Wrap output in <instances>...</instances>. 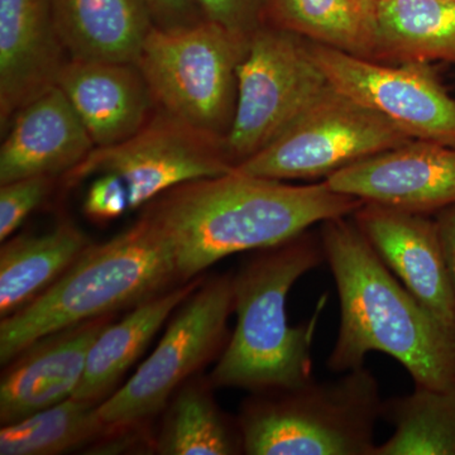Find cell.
Segmentation results:
<instances>
[{
    "mask_svg": "<svg viewBox=\"0 0 455 455\" xmlns=\"http://www.w3.org/2000/svg\"><path fill=\"white\" fill-rule=\"evenodd\" d=\"M363 205L324 181L290 185L235 169L170 188L146 215L169 242L179 283H188L232 254L283 243Z\"/></svg>",
    "mask_w": 455,
    "mask_h": 455,
    "instance_id": "1",
    "label": "cell"
},
{
    "mask_svg": "<svg viewBox=\"0 0 455 455\" xmlns=\"http://www.w3.org/2000/svg\"><path fill=\"white\" fill-rule=\"evenodd\" d=\"M320 226L340 305L329 371L348 372L364 366L368 353H385L403 364L415 386L455 392V331L392 274L352 215Z\"/></svg>",
    "mask_w": 455,
    "mask_h": 455,
    "instance_id": "2",
    "label": "cell"
},
{
    "mask_svg": "<svg viewBox=\"0 0 455 455\" xmlns=\"http://www.w3.org/2000/svg\"><path fill=\"white\" fill-rule=\"evenodd\" d=\"M325 262L322 238L310 230L259 250L233 277L235 331L212 370L214 387L259 394L289 390L313 379L317 316L292 326L287 298L293 284ZM324 302V301H323Z\"/></svg>",
    "mask_w": 455,
    "mask_h": 455,
    "instance_id": "3",
    "label": "cell"
},
{
    "mask_svg": "<svg viewBox=\"0 0 455 455\" xmlns=\"http://www.w3.org/2000/svg\"><path fill=\"white\" fill-rule=\"evenodd\" d=\"M179 283L169 242L146 215L101 244H90L46 291L0 323V363L32 343L112 315Z\"/></svg>",
    "mask_w": 455,
    "mask_h": 455,
    "instance_id": "4",
    "label": "cell"
},
{
    "mask_svg": "<svg viewBox=\"0 0 455 455\" xmlns=\"http://www.w3.org/2000/svg\"><path fill=\"white\" fill-rule=\"evenodd\" d=\"M379 381L362 366L335 381L259 392L239 415L248 455H373L382 419Z\"/></svg>",
    "mask_w": 455,
    "mask_h": 455,
    "instance_id": "5",
    "label": "cell"
},
{
    "mask_svg": "<svg viewBox=\"0 0 455 455\" xmlns=\"http://www.w3.org/2000/svg\"><path fill=\"white\" fill-rule=\"evenodd\" d=\"M248 44L250 38L209 20L172 28L155 26L136 65L156 109L226 140Z\"/></svg>",
    "mask_w": 455,
    "mask_h": 455,
    "instance_id": "6",
    "label": "cell"
},
{
    "mask_svg": "<svg viewBox=\"0 0 455 455\" xmlns=\"http://www.w3.org/2000/svg\"><path fill=\"white\" fill-rule=\"evenodd\" d=\"M331 86L309 41L277 27H259L238 68L235 119L226 140L235 167L271 145Z\"/></svg>",
    "mask_w": 455,
    "mask_h": 455,
    "instance_id": "7",
    "label": "cell"
},
{
    "mask_svg": "<svg viewBox=\"0 0 455 455\" xmlns=\"http://www.w3.org/2000/svg\"><path fill=\"white\" fill-rule=\"evenodd\" d=\"M233 311V276L200 284L180 305L157 348L99 403L101 421L112 429H127L161 411L180 386L220 352Z\"/></svg>",
    "mask_w": 455,
    "mask_h": 455,
    "instance_id": "8",
    "label": "cell"
},
{
    "mask_svg": "<svg viewBox=\"0 0 455 455\" xmlns=\"http://www.w3.org/2000/svg\"><path fill=\"white\" fill-rule=\"evenodd\" d=\"M410 140L387 119L331 86L277 140L235 169L276 181L325 180Z\"/></svg>",
    "mask_w": 455,
    "mask_h": 455,
    "instance_id": "9",
    "label": "cell"
},
{
    "mask_svg": "<svg viewBox=\"0 0 455 455\" xmlns=\"http://www.w3.org/2000/svg\"><path fill=\"white\" fill-rule=\"evenodd\" d=\"M235 170L226 140L156 109L136 134L121 143L92 149L64 175L68 187L92 176L113 173L124 181L130 208L154 202L170 188Z\"/></svg>",
    "mask_w": 455,
    "mask_h": 455,
    "instance_id": "10",
    "label": "cell"
},
{
    "mask_svg": "<svg viewBox=\"0 0 455 455\" xmlns=\"http://www.w3.org/2000/svg\"><path fill=\"white\" fill-rule=\"evenodd\" d=\"M337 92L387 119L410 139L455 147V99L427 62L388 64L309 42Z\"/></svg>",
    "mask_w": 455,
    "mask_h": 455,
    "instance_id": "11",
    "label": "cell"
},
{
    "mask_svg": "<svg viewBox=\"0 0 455 455\" xmlns=\"http://www.w3.org/2000/svg\"><path fill=\"white\" fill-rule=\"evenodd\" d=\"M323 181L363 203L434 215L455 204V147L412 140Z\"/></svg>",
    "mask_w": 455,
    "mask_h": 455,
    "instance_id": "12",
    "label": "cell"
},
{
    "mask_svg": "<svg viewBox=\"0 0 455 455\" xmlns=\"http://www.w3.org/2000/svg\"><path fill=\"white\" fill-rule=\"evenodd\" d=\"M352 218L401 283L455 331V291L434 215L363 203Z\"/></svg>",
    "mask_w": 455,
    "mask_h": 455,
    "instance_id": "13",
    "label": "cell"
},
{
    "mask_svg": "<svg viewBox=\"0 0 455 455\" xmlns=\"http://www.w3.org/2000/svg\"><path fill=\"white\" fill-rule=\"evenodd\" d=\"M50 0H0V127L57 85L68 62Z\"/></svg>",
    "mask_w": 455,
    "mask_h": 455,
    "instance_id": "14",
    "label": "cell"
},
{
    "mask_svg": "<svg viewBox=\"0 0 455 455\" xmlns=\"http://www.w3.org/2000/svg\"><path fill=\"white\" fill-rule=\"evenodd\" d=\"M110 317L41 338L9 362L0 383V423H17L73 397L85 372L89 350L112 323Z\"/></svg>",
    "mask_w": 455,
    "mask_h": 455,
    "instance_id": "15",
    "label": "cell"
},
{
    "mask_svg": "<svg viewBox=\"0 0 455 455\" xmlns=\"http://www.w3.org/2000/svg\"><path fill=\"white\" fill-rule=\"evenodd\" d=\"M3 136L0 185L32 176H64L95 148L57 85L22 108Z\"/></svg>",
    "mask_w": 455,
    "mask_h": 455,
    "instance_id": "16",
    "label": "cell"
},
{
    "mask_svg": "<svg viewBox=\"0 0 455 455\" xmlns=\"http://www.w3.org/2000/svg\"><path fill=\"white\" fill-rule=\"evenodd\" d=\"M57 86L82 119L95 148L130 139L156 110L148 84L132 62L68 59Z\"/></svg>",
    "mask_w": 455,
    "mask_h": 455,
    "instance_id": "17",
    "label": "cell"
},
{
    "mask_svg": "<svg viewBox=\"0 0 455 455\" xmlns=\"http://www.w3.org/2000/svg\"><path fill=\"white\" fill-rule=\"evenodd\" d=\"M70 60L136 64L155 22L143 0H50Z\"/></svg>",
    "mask_w": 455,
    "mask_h": 455,
    "instance_id": "18",
    "label": "cell"
},
{
    "mask_svg": "<svg viewBox=\"0 0 455 455\" xmlns=\"http://www.w3.org/2000/svg\"><path fill=\"white\" fill-rule=\"evenodd\" d=\"M202 283L197 277L166 290L140 302L116 324L110 323L92 343L85 372L73 397L97 405L107 400L116 391V382L142 355L171 314Z\"/></svg>",
    "mask_w": 455,
    "mask_h": 455,
    "instance_id": "19",
    "label": "cell"
},
{
    "mask_svg": "<svg viewBox=\"0 0 455 455\" xmlns=\"http://www.w3.org/2000/svg\"><path fill=\"white\" fill-rule=\"evenodd\" d=\"M372 20L374 61L455 64L454 0H379Z\"/></svg>",
    "mask_w": 455,
    "mask_h": 455,
    "instance_id": "20",
    "label": "cell"
},
{
    "mask_svg": "<svg viewBox=\"0 0 455 455\" xmlns=\"http://www.w3.org/2000/svg\"><path fill=\"white\" fill-rule=\"evenodd\" d=\"M92 244L73 223L40 235H20L0 250V316L7 317L46 291Z\"/></svg>",
    "mask_w": 455,
    "mask_h": 455,
    "instance_id": "21",
    "label": "cell"
},
{
    "mask_svg": "<svg viewBox=\"0 0 455 455\" xmlns=\"http://www.w3.org/2000/svg\"><path fill=\"white\" fill-rule=\"evenodd\" d=\"M265 25L313 44L376 60L372 8L362 0H268Z\"/></svg>",
    "mask_w": 455,
    "mask_h": 455,
    "instance_id": "22",
    "label": "cell"
},
{
    "mask_svg": "<svg viewBox=\"0 0 455 455\" xmlns=\"http://www.w3.org/2000/svg\"><path fill=\"white\" fill-rule=\"evenodd\" d=\"M382 419L395 431L373 455H455V392L415 386L383 400Z\"/></svg>",
    "mask_w": 455,
    "mask_h": 455,
    "instance_id": "23",
    "label": "cell"
},
{
    "mask_svg": "<svg viewBox=\"0 0 455 455\" xmlns=\"http://www.w3.org/2000/svg\"><path fill=\"white\" fill-rule=\"evenodd\" d=\"M156 451L164 455H233L243 453L235 427L215 403L208 388L184 385L167 412Z\"/></svg>",
    "mask_w": 455,
    "mask_h": 455,
    "instance_id": "24",
    "label": "cell"
},
{
    "mask_svg": "<svg viewBox=\"0 0 455 455\" xmlns=\"http://www.w3.org/2000/svg\"><path fill=\"white\" fill-rule=\"evenodd\" d=\"M97 403L70 397L0 430L2 455H55L82 448L113 431Z\"/></svg>",
    "mask_w": 455,
    "mask_h": 455,
    "instance_id": "25",
    "label": "cell"
},
{
    "mask_svg": "<svg viewBox=\"0 0 455 455\" xmlns=\"http://www.w3.org/2000/svg\"><path fill=\"white\" fill-rule=\"evenodd\" d=\"M53 182L52 176H32L0 185V241H7L41 205Z\"/></svg>",
    "mask_w": 455,
    "mask_h": 455,
    "instance_id": "26",
    "label": "cell"
},
{
    "mask_svg": "<svg viewBox=\"0 0 455 455\" xmlns=\"http://www.w3.org/2000/svg\"><path fill=\"white\" fill-rule=\"evenodd\" d=\"M205 20L251 38L266 23L268 0H194Z\"/></svg>",
    "mask_w": 455,
    "mask_h": 455,
    "instance_id": "27",
    "label": "cell"
},
{
    "mask_svg": "<svg viewBox=\"0 0 455 455\" xmlns=\"http://www.w3.org/2000/svg\"><path fill=\"white\" fill-rule=\"evenodd\" d=\"M130 208V196L124 181L113 173L98 175L92 182L84 202V212L95 220L121 217Z\"/></svg>",
    "mask_w": 455,
    "mask_h": 455,
    "instance_id": "28",
    "label": "cell"
},
{
    "mask_svg": "<svg viewBox=\"0 0 455 455\" xmlns=\"http://www.w3.org/2000/svg\"><path fill=\"white\" fill-rule=\"evenodd\" d=\"M161 28L193 25L205 20L194 0H143Z\"/></svg>",
    "mask_w": 455,
    "mask_h": 455,
    "instance_id": "29",
    "label": "cell"
},
{
    "mask_svg": "<svg viewBox=\"0 0 455 455\" xmlns=\"http://www.w3.org/2000/svg\"><path fill=\"white\" fill-rule=\"evenodd\" d=\"M434 218L455 291V204L436 212Z\"/></svg>",
    "mask_w": 455,
    "mask_h": 455,
    "instance_id": "30",
    "label": "cell"
},
{
    "mask_svg": "<svg viewBox=\"0 0 455 455\" xmlns=\"http://www.w3.org/2000/svg\"><path fill=\"white\" fill-rule=\"evenodd\" d=\"M362 2H363L364 4H367L368 7L372 8V5L376 4V3L379 2V0H362Z\"/></svg>",
    "mask_w": 455,
    "mask_h": 455,
    "instance_id": "31",
    "label": "cell"
},
{
    "mask_svg": "<svg viewBox=\"0 0 455 455\" xmlns=\"http://www.w3.org/2000/svg\"><path fill=\"white\" fill-rule=\"evenodd\" d=\"M454 2H455V0H454Z\"/></svg>",
    "mask_w": 455,
    "mask_h": 455,
    "instance_id": "32",
    "label": "cell"
}]
</instances>
